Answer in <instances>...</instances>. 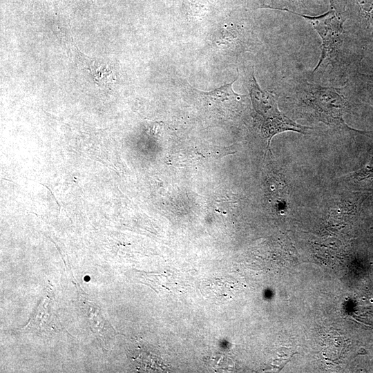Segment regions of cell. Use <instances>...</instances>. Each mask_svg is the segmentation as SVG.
<instances>
[{"mask_svg": "<svg viewBox=\"0 0 373 373\" xmlns=\"http://www.w3.org/2000/svg\"><path fill=\"white\" fill-rule=\"evenodd\" d=\"M265 8L298 15L307 21L318 32L322 41L321 55L312 73L316 72L324 62L332 64L336 61L337 58L341 55L345 38V31L343 28L344 20L339 17L332 5L328 11L318 16H308L287 8L270 6H265Z\"/></svg>", "mask_w": 373, "mask_h": 373, "instance_id": "cell-1", "label": "cell"}, {"mask_svg": "<svg viewBox=\"0 0 373 373\" xmlns=\"http://www.w3.org/2000/svg\"><path fill=\"white\" fill-rule=\"evenodd\" d=\"M250 96L260 132L269 144L280 133L294 131L305 134L309 129L280 111L274 96L260 88L254 75L251 78Z\"/></svg>", "mask_w": 373, "mask_h": 373, "instance_id": "cell-2", "label": "cell"}, {"mask_svg": "<svg viewBox=\"0 0 373 373\" xmlns=\"http://www.w3.org/2000/svg\"><path fill=\"white\" fill-rule=\"evenodd\" d=\"M299 86L306 103L320 119L348 128L343 118L347 108L343 88L325 87L307 82Z\"/></svg>", "mask_w": 373, "mask_h": 373, "instance_id": "cell-3", "label": "cell"}, {"mask_svg": "<svg viewBox=\"0 0 373 373\" xmlns=\"http://www.w3.org/2000/svg\"><path fill=\"white\" fill-rule=\"evenodd\" d=\"M81 307L86 317L92 332L101 343L104 349H108V342L115 333L108 321L103 314L102 309L95 301L85 294L79 293Z\"/></svg>", "mask_w": 373, "mask_h": 373, "instance_id": "cell-4", "label": "cell"}, {"mask_svg": "<svg viewBox=\"0 0 373 373\" xmlns=\"http://www.w3.org/2000/svg\"><path fill=\"white\" fill-rule=\"evenodd\" d=\"M52 293L51 289H47L44 298L41 300L24 329L47 334L49 332L51 333L52 331L53 332L57 324H59V321L55 320L56 315L52 308L54 303Z\"/></svg>", "mask_w": 373, "mask_h": 373, "instance_id": "cell-5", "label": "cell"}, {"mask_svg": "<svg viewBox=\"0 0 373 373\" xmlns=\"http://www.w3.org/2000/svg\"><path fill=\"white\" fill-rule=\"evenodd\" d=\"M236 77L232 82L226 84L218 88L209 92H202V95L213 104L219 106L222 104H227V106H231L235 108L237 103L245 97L235 93L232 88L233 84L236 81Z\"/></svg>", "mask_w": 373, "mask_h": 373, "instance_id": "cell-6", "label": "cell"}, {"mask_svg": "<svg viewBox=\"0 0 373 373\" xmlns=\"http://www.w3.org/2000/svg\"><path fill=\"white\" fill-rule=\"evenodd\" d=\"M352 178L362 188L373 189V155L354 173Z\"/></svg>", "mask_w": 373, "mask_h": 373, "instance_id": "cell-7", "label": "cell"}, {"mask_svg": "<svg viewBox=\"0 0 373 373\" xmlns=\"http://www.w3.org/2000/svg\"><path fill=\"white\" fill-rule=\"evenodd\" d=\"M364 27L373 33V0H355Z\"/></svg>", "mask_w": 373, "mask_h": 373, "instance_id": "cell-8", "label": "cell"}, {"mask_svg": "<svg viewBox=\"0 0 373 373\" xmlns=\"http://www.w3.org/2000/svg\"><path fill=\"white\" fill-rule=\"evenodd\" d=\"M356 80L358 87L373 105V73H357Z\"/></svg>", "mask_w": 373, "mask_h": 373, "instance_id": "cell-9", "label": "cell"}, {"mask_svg": "<svg viewBox=\"0 0 373 373\" xmlns=\"http://www.w3.org/2000/svg\"><path fill=\"white\" fill-rule=\"evenodd\" d=\"M301 1H303V0H301Z\"/></svg>", "mask_w": 373, "mask_h": 373, "instance_id": "cell-10", "label": "cell"}]
</instances>
